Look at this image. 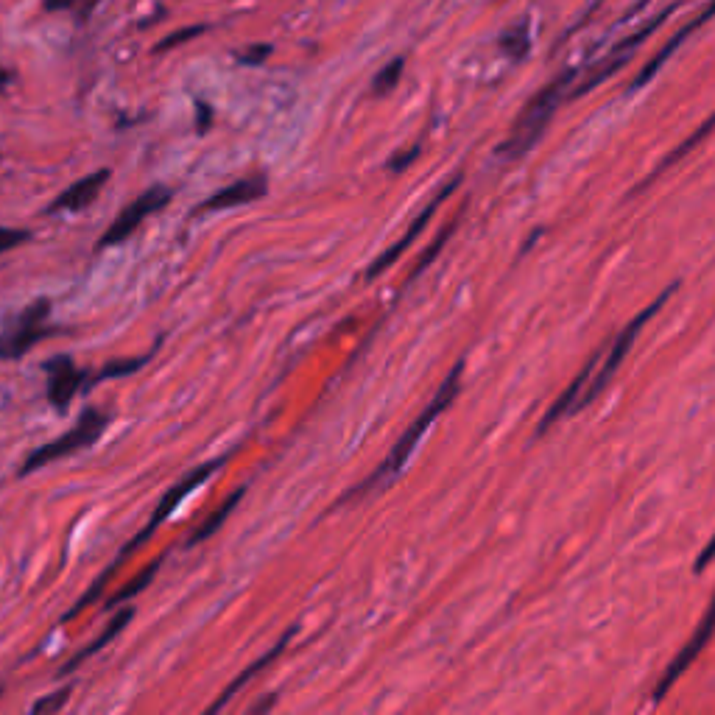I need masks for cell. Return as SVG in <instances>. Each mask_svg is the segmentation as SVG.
I'll return each mask as SVG.
<instances>
[{
    "label": "cell",
    "instance_id": "8",
    "mask_svg": "<svg viewBox=\"0 0 715 715\" xmlns=\"http://www.w3.org/2000/svg\"><path fill=\"white\" fill-rule=\"evenodd\" d=\"M171 199H174V190L165 188V185H154V188H149L146 193H140L137 199H132V202L123 207L121 213H118V218L109 224V230L101 235L98 252H104V249H109V246H121L126 238L135 235V230L146 221V218L154 216V213H160V210H165V207L171 204Z\"/></svg>",
    "mask_w": 715,
    "mask_h": 715
},
{
    "label": "cell",
    "instance_id": "5",
    "mask_svg": "<svg viewBox=\"0 0 715 715\" xmlns=\"http://www.w3.org/2000/svg\"><path fill=\"white\" fill-rule=\"evenodd\" d=\"M107 425H109L107 411L93 408V405L84 408V414L79 417V422H76L68 433H62V436L54 439V442H48V445H42L28 453L26 461L20 464V478H23V475L37 473V470H42V467L51 464V461L65 459V456H73V453H79V450H84V447L95 445V442L104 436Z\"/></svg>",
    "mask_w": 715,
    "mask_h": 715
},
{
    "label": "cell",
    "instance_id": "26",
    "mask_svg": "<svg viewBox=\"0 0 715 715\" xmlns=\"http://www.w3.org/2000/svg\"><path fill=\"white\" fill-rule=\"evenodd\" d=\"M70 699V688H62L56 690L54 696H45V699H40V702L31 707V713H56V710H62L65 704H68Z\"/></svg>",
    "mask_w": 715,
    "mask_h": 715
},
{
    "label": "cell",
    "instance_id": "15",
    "mask_svg": "<svg viewBox=\"0 0 715 715\" xmlns=\"http://www.w3.org/2000/svg\"><path fill=\"white\" fill-rule=\"evenodd\" d=\"M601 355H604V350L595 352L593 358L587 361V366H584L579 375L573 378V383H570L565 392L556 397V403L551 405L548 411H545V417L540 419V431H537L540 436L545 431H548V428H554L556 422H559L562 417H567V414H576V403H579V397L584 394V389H587V383H590V378H593L595 366H598V361H601Z\"/></svg>",
    "mask_w": 715,
    "mask_h": 715
},
{
    "label": "cell",
    "instance_id": "29",
    "mask_svg": "<svg viewBox=\"0 0 715 715\" xmlns=\"http://www.w3.org/2000/svg\"><path fill=\"white\" fill-rule=\"evenodd\" d=\"M417 154H419V146H411V149L400 151L397 157H392V160H389V171H394V174H403L405 168L417 160Z\"/></svg>",
    "mask_w": 715,
    "mask_h": 715
},
{
    "label": "cell",
    "instance_id": "16",
    "mask_svg": "<svg viewBox=\"0 0 715 715\" xmlns=\"http://www.w3.org/2000/svg\"><path fill=\"white\" fill-rule=\"evenodd\" d=\"M294 635H297V626H291V629H288V632H285V635L280 637V640H277L274 646H271L269 654H263L260 660L252 662V665H249L246 671H241V674L235 676V679H232L230 685L224 688V693L218 696L216 702L210 704V713H218V710H224V707H227V704L232 702V696H235V693H238V690H241L243 685H249V682H252V679H255V676L260 674L263 668H269L271 662H274V660H277V657H280V654H283L285 646H288V643L294 640Z\"/></svg>",
    "mask_w": 715,
    "mask_h": 715
},
{
    "label": "cell",
    "instance_id": "7",
    "mask_svg": "<svg viewBox=\"0 0 715 715\" xmlns=\"http://www.w3.org/2000/svg\"><path fill=\"white\" fill-rule=\"evenodd\" d=\"M674 12H676V3L674 6H668V9H662L660 14H654L646 26L637 28L635 34L623 37V40L618 42V45H615V48H612V51H609V54L604 56V59H601V62H598L593 70H590V73H587V79L579 81V87L567 95V98H581V95H587L590 90H595L598 84H604L607 79H612L618 70L626 68V65L635 59L637 48H640V45H643V42H646L648 37H651V34H654V31H657V28H660L662 23H665V20H668V17H671Z\"/></svg>",
    "mask_w": 715,
    "mask_h": 715
},
{
    "label": "cell",
    "instance_id": "4",
    "mask_svg": "<svg viewBox=\"0 0 715 715\" xmlns=\"http://www.w3.org/2000/svg\"><path fill=\"white\" fill-rule=\"evenodd\" d=\"M676 288H679V283L668 285V288L662 291L660 297L654 299V302H651L648 308H643V311L637 313L635 319L626 324L621 333L615 336V341L609 344V350L604 352V355H601V361H598V366H595L593 378H590V383H587V389H584V394L579 397V403H576V414H579L581 408H587V405L595 403V400L601 397V392H604V389L609 386V380H612V375H615V372L621 369L623 358H626V355H629V350H632V344H635L637 333H640V330H643V327H646V324L651 322V319H654V313L665 308V302L674 297Z\"/></svg>",
    "mask_w": 715,
    "mask_h": 715
},
{
    "label": "cell",
    "instance_id": "11",
    "mask_svg": "<svg viewBox=\"0 0 715 715\" xmlns=\"http://www.w3.org/2000/svg\"><path fill=\"white\" fill-rule=\"evenodd\" d=\"M45 378H48V403L56 411H65L87 383V369L76 366L70 355H54L51 361H45Z\"/></svg>",
    "mask_w": 715,
    "mask_h": 715
},
{
    "label": "cell",
    "instance_id": "14",
    "mask_svg": "<svg viewBox=\"0 0 715 715\" xmlns=\"http://www.w3.org/2000/svg\"><path fill=\"white\" fill-rule=\"evenodd\" d=\"M269 190V182L266 176H246V179H238L232 182L224 190L213 193L207 202L199 204L196 213H216V210H230V207H241V204H252L257 199H263Z\"/></svg>",
    "mask_w": 715,
    "mask_h": 715
},
{
    "label": "cell",
    "instance_id": "18",
    "mask_svg": "<svg viewBox=\"0 0 715 715\" xmlns=\"http://www.w3.org/2000/svg\"><path fill=\"white\" fill-rule=\"evenodd\" d=\"M710 132H715V112H713V115H710V118H707V121L699 123V126L693 129V135L685 137V140H682V143H679V146H676V149L671 151V154H668V157H665V160H662L660 165H657V168L651 171V174H648V179H646V182H643V185H637V188H635L637 193H640V190H646L648 185H651V182H654V179H657V176L662 174V171H668L671 165H676V162L682 160L685 154H690V151L696 149V146L702 143L704 137H710Z\"/></svg>",
    "mask_w": 715,
    "mask_h": 715
},
{
    "label": "cell",
    "instance_id": "17",
    "mask_svg": "<svg viewBox=\"0 0 715 715\" xmlns=\"http://www.w3.org/2000/svg\"><path fill=\"white\" fill-rule=\"evenodd\" d=\"M132 618H135V607H123V609H118V612L112 615V621H109L107 629H104L101 635L95 637L93 643H87V646L81 648V651H76V654H73V657H70V660L65 662L62 668H59V676L73 674V671L79 668L81 662H87V660H90V657H95V654H98L101 648H107L109 643H112V640H115V637L121 635L123 629H126L129 623H132Z\"/></svg>",
    "mask_w": 715,
    "mask_h": 715
},
{
    "label": "cell",
    "instance_id": "32",
    "mask_svg": "<svg viewBox=\"0 0 715 715\" xmlns=\"http://www.w3.org/2000/svg\"><path fill=\"white\" fill-rule=\"evenodd\" d=\"M76 3H79V0H42L45 12H65V9L76 6Z\"/></svg>",
    "mask_w": 715,
    "mask_h": 715
},
{
    "label": "cell",
    "instance_id": "12",
    "mask_svg": "<svg viewBox=\"0 0 715 715\" xmlns=\"http://www.w3.org/2000/svg\"><path fill=\"white\" fill-rule=\"evenodd\" d=\"M713 17H715V0H710V3L704 6L702 12L696 14V17H693L690 23H685V26L679 28L674 37L665 42L660 51H657V54L648 59L646 65H643V70L637 73V79L632 81V90H640V87H646L648 81H651L654 76H657V73H660V68H665V62H668V59H671V56H674L676 51H679V48H682V45H685V42H688L690 37H693V34L699 31V28L707 26V23H710Z\"/></svg>",
    "mask_w": 715,
    "mask_h": 715
},
{
    "label": "cell",
    "instance_id": "20",
    "mask_svg": "<svg viewBox=\"0 0 715 715\" xmlns=\"http://www.w3.org/2000/svg\"><path fill=\"white\" fill-rule=\"evenodd\" d=\"M500 51L509 56L512 62H523L531 51V31H528V17L517 20L509 28H503L500 34Z\"/></svg>",
    "mask_w": 715,
    "mask_h": 715
},
{
    "label": "cell",
    "instance_id": "3",
    "mask_svg": "<svg viewBox=\"0 0 715 715\" xmlns=\"http://www.w3.org/2000/svg\"><path fill=\"white\" fill-rule=\"evenodd\" d=\"M576 76H579V70L576 68L562 70L554 81H548L540 93L528 101L523 112L517 115L509 137L498 146L500 157L517 160V157L528 154V151L540 143V137L545 135V129H548V123L554 118V112L559 109V104L565 101L567 95H570V84L576 81Z\"/></svg>",
    "mask_w": 715,
    "mask_h": 715
},
{
    "label": "cell",
    "instance_id": "28",
    "mask_svg": "<svg viewBox=\"0 0 715 715\" xmlns=\"http://www.w3.org/2000/svg\"><path fill=\"white\" fill-rule=\"evenodd\" d=\"M26 241H31V232L0 227V255H3V252H12V249L23 246Z\"/></svg>",
    "mask_w": 715,
    "mask_h": 715
},
{
    "label": "cell",
    "instance_id": "9",
    "mask_svg": "<svg viewBox=\"0 0 715 715\" xmlns=\"http://www.w3.org/2000/svg\"><path fill=\"white\" fill-rule=\"evenodd\" d=\"M713 635H715V598L713 604L707 607V612H704L699 629L693 632V637H690L685 646L679 648V654H676L674 660H671V665L665 668V674L660 676V682H657V688H654V702H662V699L668 696V690L674 688L676 682H679V676L685 674L690 665H693V660L702 654L704 646L713 640Z\"/></svg>",
    "mask_w": 715,
    "mask_h": 715
},
{
    "label": "cell",
    "instance_id": "25",
    "mask_svg": "<svg viewBox=\"0 0 715 715\" xmlns=\"http://www.w3.org/2000/svg\"><path fill=\"white\" fill-rule=\"evenodd\" d=\"M204 31H207V26L179 28V31H174V34H168L165 40H160L157 45H154V54H165V51H171V48H176V45H182V42L196 40V37H199V34H204Z\"/></svg>",
    "mask_w": 715,
    "mask_h": 715
},
{
    "label": "cell",
    "instance_id": "13",
    "mask_svg": "<svg viewBox=\"0 0 715 715\" xmlns=\"http://www.w3.org/2000/svg\"><path fill=\"white\" fill-rule=\"evenodd\" d=\"M109 176H112L109 174V168H101V171H95V174L81 176L79 182H73L68 190H62L54 202L48 204V213H79L84 207H90V204L101 196V190H104V185L109 182Z\"/></svg>",
    "mask_w": 715,
    "mask_h": 715
},
{
    "label": "cell",
    "instance_id": "1",
    "mask_svg": "<svg viewBox=\"0 0 715 715\" xmlns=\"http://www.w3.org/2000/svg\"><path fill=\"white\" fill-rule=\"evenodd\" d=\"M227 461H230V456H221V459L204 461V464H199V467H193V470H190V473L185 475V478H182L179 484L171 486V489H168V492L162 495L160 506H157V509H154V514H151L149 526L143 528V531H140L137 537H132V540H129V545H126V548L121 551V556H118V562H115V565H109L107 570H104V573L98 576V581H95L93 587H90V590L81 595L79 601H76V607L65 612V618H62V621L68 623V621H73V618H79L84 609L90 607V604H95V601L101 598V593L107 590L109 579H112V576H115V573H118V570H121L123 565H126V559L135 554V551H140V548H143V545H146V542H149L151 537H154V531H157V528H160L162 523H165V520H168V517H171V514L176 512V506H179L182 500L188 498L193 489H199V486H202L204 481H210V478L216 475V470H221V467H224Z\"/></svg>",
    "mask_w": 715,
    "mask_h": 715
},
{
    "label": "cell",
    "instance_id": "27",
    "mask_svg": "<svg viewBox=\"0 0 715 715\" xmlns=\"http://www.w3.org/2000/svg\"><path fill=\"white\" fill-rule=\"evenodd\" d=\"M271 51H274V48H271L269 42H260V45H252V48L241 51V54H238V62H241V65H249V68H255V65H263V62L269 59Z\"/></svg>",
    "mask_w": 715,
    "mask_h": 715
},
{
    "label": "cell",
    "instance_id": "19",
    "mask_svg": "<svg viewBox=\"0 0 715 715\" xmlns=\"http://www.w3.org/2000/svg\"><path fill=\"white\" fill-rule=\"evenodd\" d=\"M243 495H246V486H241V489H235V492H232L230 498L224 500V503H221V506H218L216 512L210 514V517H207V520H204L202 526H199V528H196V531H193V537H190V540L185 542V548H193V545H199V542L210 540V537H213V534H216L218 528L224 526V520H227V517H230L232 509H235V506H238V503H241Z\"/></svg>",
    "mask_w": 715,
    "mask_h": 715
},
{
    "label": "cell",
    "instance_id": "31",
    "mask_svg": "<svg viewBox=\"0 0 715 715\" xmlns=\"http://www.w3.org/2000/svg\"><path fill=\"white\" fill-rule=\"evenodd\" d=\"M715 562V537L702 548V554L696 559V573H702L704 567H710Z\"/></svg>",
    "mask_w": 715,
    "mask_h": 715
},
{
    "label": "cell",
    "instance_id": "6",
    "mask_svg": "<svg viewBox=\"0 0 715 715\" xmlns=\"http://www.w3.org/2000/svg\"><path fill=\"white\" fill-rule=\"evenodd\" d=\"M51 308H54L51 299H37L3 327V333H0V361H17L28 350H34L40 341L59 333V327L48 324Z\"/></svg>",
    "mask_w": 715,
    "mask_h": 715
},
{
    "label": "cell",
    "instance_id": "10",
    "mask_svg": "<svg viewBox=\"0 0 715 715\" xmlns=\"http://www.w3.org/2000/svg\"><path fill=\"white\" fill-rule=\"evenodd\" d=\"M459 185H461V174H456L453 179H450V182H447L445 188H442L439 193H436V196H433L431 202H428V207H425V210H422V213H419V216L414 218V224L408 227V232H405L403 238L394 243V246H389V249H386V252H383V255H380L378 260H375V263H372V266L366 269V280H375V277H380V274H383L386 269H392L394 263H397V260H400V257H403L405 252H408V246L417 241L419 235L425 232V227L431 224V218H433V213L439 210V204L445 202L447 196H450L453 190L459 188Z\"/></svg>",
    "mask_w": 715,
    "mask_h": 715
},
{
    "label": "cell",
    "instance_id": "22",
    "mask_svg": "<svg viewBox=\"0 0 715 715\" xmlns=\"http://www.w3.org/2000/svg\"><path fill=\"white\" fill-rule=\"evenodd\" d=\"M160 347V344H157ZM157 347L149 352V355H140V358H115V361H109L98 375H95L93 383H101V380H112V378H126V375H135L137 369H143V366L149 364L151 355L157 352Z\"/></svg>",
    "mask_w": 715,
    "mask_h": 715
},
{
    "label": "cell",
    "instance_id": "23",
    "mask_svg": "<svg viewBox=\"0 0 715 715\" xmlns=\"http://www.w3.org/2000/svg\"><path fill=\"white\" fill-rule=\"evenodd\" d=\"M405 70V59L403 56H397V59H392L389 65H383V68L378 70V76L372 79V95L375 98H383V95H389L400 84V76H403Z\"/></svg>",
    "mask_w": 715,
    "mask_h": 715
},
{
    "label": "cell",
    "instance_id": "33",
    "mask_svg": "<svg viewBox=\"0 0 715 715\" xmlns=\"http://www.w3.org/2000/svg\"><path fill=\"white\" fill-rule=\"evenodd\" d=\"M12 79H14L12 70H6L3 65H0V93H3V90H6V87L12 84Z\"/></svg>",
    "mask_w": 715,
    "mask_h": 715
},
{
    "label": "cell",
    "instance_id": "30",
    "mask_svg": "<svg viewBox=\"0 0 715 715\" xmlns=\"http://www.w3.org/2000/svg\"><path fill=\"white\" fill-rule=\"evenodd\" d=\"M210 123H213V109H210V104L196 101V129H199V135H204V132L210 129Z\"/></svg>",
    "mask_w": 715,
    "mask_h": 715
},
{
    "label": "cell",
    "instance_id": "21",
    "mask_svg": "<svg viewBox=\"0 0 715 715\" xmlns=\"http://www.w3.org/2000/svg\"><path fill=\"white\" fill-rule=\"evenodd\" d=\"M162 559H165V556H160V559H154V562H149V565H146L143 570H140V573H137V579L129 581V584H126V587H121V590H118L115 595H109V601H107L109 609L121 607V604H126V601H132V598H135L137 593H143V590H146V587L151 584V579L157 576V570L162 567Z\"/></svg>",
    "mask_w": 715,
    "mask_h": 715
},
{
    "label": "cell",
    "instance_id": "2",
    "mask_svg": "<svg viewBox=\"0 0 715 715\" xmlns=\"http://www.w3.org/2000/svg\"><path fill=\"white\" fill-rule=\"evenodd\" d=\"M461 375H464V361H459V364L453 366V372L447 375L445 383L439 386V392H436V397L431 400V405L419 414L414 422H411V428L400 436V442L392 447V453L386 456V459L380 461V467L375 470V473L369 475V478H364L361 484L352 489L350 495H344V498L338 500V506L341 503H347V500H358V498H366L369 492H378L380 486H386L389 481H394L397 475H400V470L405 467V461L411 459V453H414V447L419 445V439L428 433V428H431L433 422H436V417H442L447 411V405L456 400V394H459V386H461Z\"/></svg>",
    "mask_w": 715,
    "mask_h": 715
},
{
    "label": "cell",
    "instance_id": "24",
    "mask_svg": "<svg viewBox=\"0 0 715 715\" xmlns=\"http://www.w3.org/2000/svg\"><path fill=\"white\" fill-rule=\"evenodd\" d=\"M456 230H459V218H453V221L447 224L445 230L439 232V238H436V241L431 243V249H428L425 255L419 257V263H417V266H414V271H411V277H408V283H414L417 277H422V271L431 269L433 257H439V252H442V246H445V243L450 241V235H453V232H456Z\"/></svg>",
    "mask_w": 715,
    "mask_h": 715
}]
</instances>
